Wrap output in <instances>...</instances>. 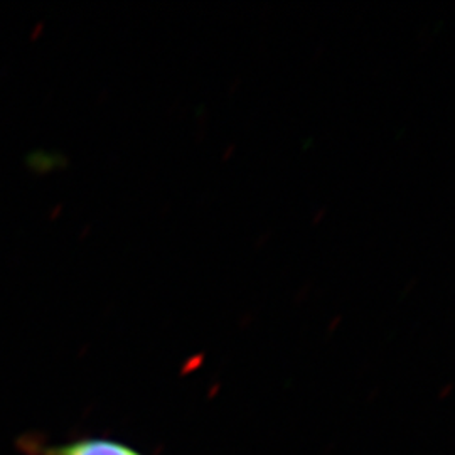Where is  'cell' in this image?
<instances>
[{
  "label": "cell",
  "mask_w": 455,
  "mask_h": 455,
  "mask_svg": "<svg viewBox=\"0 0 455 455\" xmlns=\"http://www.w3.org/2000/svg\"><path fill=\"white\" fill-rule=\"evenodd\" d=\"M19 449L24 455H144L124 442L98 437L71 440L65 443H46L36 437H24Z\"/></svg>",
  "instance_id": "obj_1"
}]
</instances>
